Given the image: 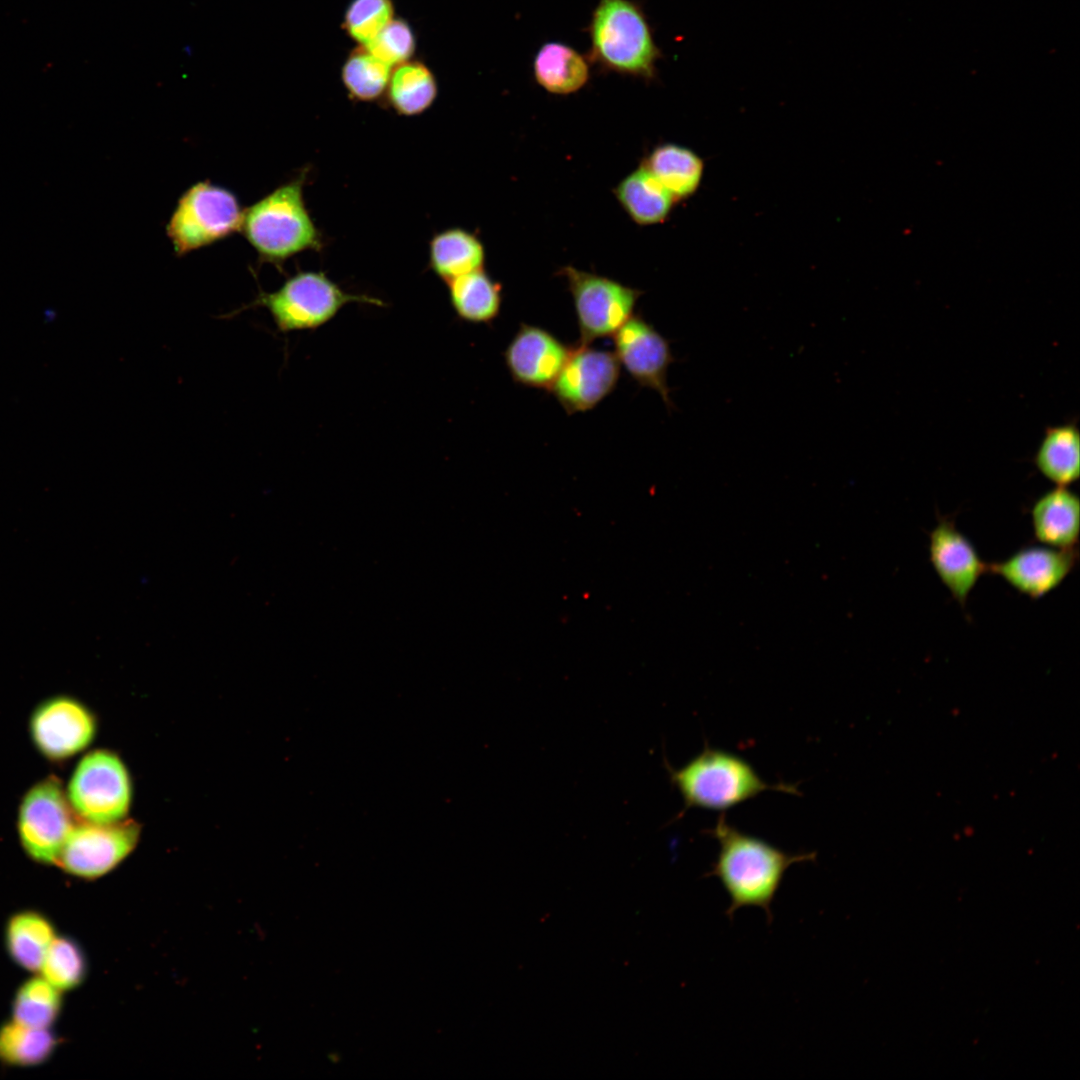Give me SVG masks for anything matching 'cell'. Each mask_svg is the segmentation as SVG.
Here are the masks:
<instances>
[{
    "label": "cell",
    "instance_id": "cell-1",
    "mask_svg": "<svg viewBox=\"0 0 1080 1080\" xmlns=\"http://www.w3.org/2000/svg\"><path fill=\"white\" fill-rule=\"evenodd\" d=\"M718 842L719 850L706 877H716L730 904L726 915L733 920L741 908H761L769 921L773 920L772 904L790 866L814 862L815 852L788 853L769 842L744 833L721 813L709 831Z\"/></svg>",
    "mask_w": 1080,
    "mask_h": 1080
},
{
    "label": "cell",
    "instance_id": "cell-2",
    "mask_svg": "<svg viewBox=\"0 0 1080 1080\" xmlns=\"http://www.w3.org/2000/svg\"><path fill=\"white\" fill-rule=\"evenodd\" d=\"M585 31L590 40L586 57L601 72L656 79L662 52L640 2L598 0Z\"/></svg>",
    "mask_w": 1080,
    "mask_h": 1080
},
{
    "label": "cell",
    "instance_id": "cell-3",
    "mask_svg": "<svg viewBox=\"0 0 1080 1080\" xmlns=\"http://www.w3.org/2000/svg\"><path fill=\"white\" fill-rule=\"evenodd\" d=\"M665 764L684 802L680 815L690 808L723 813L767 790L799 794L794 785L767 783L744 758L708 745L680 768Z\"/></svg>",
    "mask_w": 1080,
    "mask_h": 1080
},
{
    "label": "cell",
    "instance_id": "cell-4",
    "mask_svg": "<svg viewBox=\"0 0 1080 1080\" xmlns=\"http://www.w3.org/2000/svg\"><path fill=\"white\" fill-rule=\"evenodd\" d=\"M305 178L303 172L243 210L239 231L261 261L281 266L296 254L322 248L303 197Z\"/></svg>",
    "mask_w": 1080,
    "mask_h": 1080
},
{
    "label": "cell",
    "instance_id": "cell-5",
    "mask_svg": "<svg viewBox=\"0 0 1080 1080\" xmlns=\"http://www.w3.org/2000/svg\"><path fill=\"white\" fill-rule=\"evenodd\" d=\"M352 302L384 305L367 295L347 293L323 272L314 271L298 272L277 290L258 295L254 304L265 307L278 330L286 333L321 327Z\"/></svg>",
    "mask_w": 1080,
    "mask_h": 1080
},
{
    "label": "cell",
    "instance_id": "cell-6",
    "mask_svg": "<svg viewBox=\"0 0 1080 1080\" xmlns=\"http://www.w3.org/2000/svg\"><path fill=\"white\" fill-rule=\"evenodd\" d=\"M242 214L231 191L201 181L179 198L166 232L175 253L181 256L239 231Z\"/></svg>",
    "mask_w": 1080,
    "mask_h": 1080
},
{
    "label": "cell",
    "instance_id": "cell-7",
    "mask_svg": "<svg viewBox=\"0 0 1080 1080\" xmlns=\"http://www.w3.org/2000/svg\"><path fill=\"white\" fill-rule=\"evenodd\" d=\"M558 274L566 280L572 297L581 344L613 337L632 317L643 294L607 276L570 265Z\"/></svg>",
    "mask_w": 1080,
    "mask_h": 1080
},
{
    "label": "cell",
    "instance_id": "cell-8",
    "mask_svg": "<svg viewBox=\"0 0 1080 1080\" xmlns=\"http://www.w3.org/2000/svg\"><path fill=\"white\" fill-rule=\"evenodd\" d=\"M66 795L72 810L86 822H118L130 807V776L115 753L95 750L86 754L76 766Z\"/></svg>",
    "mask_w": 1080,
    "mask_h": 1080
},
{
    "label": "cell",
    "instance_id": "cell-9",
    "mask_svg": "<svg viewBox=\"0 0 1080 1080\" xmlns=\"http://www.w3.org/2000/svg\"><path fill=\"white\" fill-rule=\"evenodd\" d=\"M18 834L25 853L40 864H56L74 827L72 808L61 783L47 777L25 794L18 812Z\"/></svg>",
    "mask_w": 1080,
    "mask_h": 1080
},
{
    "label": "cell",
    "instance_id": "cell-10",
    "mask_svg": "<svg viewBox=\"0 0 1080 1080\" xmlns=\"http://www.w3.org/2000/svg\"><path fill=\"white\" fill-rule=\"evenodd\" d=\"M139 826L132 821L74 825L61 850L60 868L80 879L94 880L115 869L135 848Z\"/></svg>",
    "mask_w": 1080,
    "mask_h": 1080
},
{
    "label": "cell",
    "instance_id": "cell-11",
    "mask_svg": "<svg viewBox=\"0 0 1080 1080\" xmlns=\"http://www.w3.org/2000/svg\"><path fill=\"white\" fill-rule=\"evenodd\" d=\"M620 373L614 353L578 343L549 392L568 415L585 413L615 390Z\"/></svg>",
    "mask_w": 1080,
    "mask_h": 1080
},
{
    "label": "cell",
    "instance_id": "cell-12",
    "mask_svg": "<svg viewBox=\"0 0 1080 1080\" xmlns=\"http://www.w3.org/2000/svg\"><path fill=\"white\" fill-rule=\"evenodd\" d=\"M614 349L620 366L641 387L656 391L668 409L674 408L667 382L669 366L675 361L670 341L640 313L614 334Z\"/></svg>",
    "mask_w": 1080,
    "mask_h": 1080
},
{
    "label": "cell",
    "instance_id": "cell-13",
    "mask_svg": "<svg viewBox=\"0 0 1080 1080\" xmlns=\"http://www.w3.org/2000/svg\"><path fill=\"white\" fill-rule=\"evenodd\" d=\"M32 741L49 760L70 758L84 750L94 739L93 714L78 700L54 696L39 704L30 719Z\"/></svg>",
    "mask_w": 1080,
    "mask_h": 1080
},
{
    "label": "cell",
    "instance_id": "cell-14",
    "mask_svg": "<svg viewBox=\"0 0 1080 1080\" xmlns=\"http://www.w3.org/2000/svg\"><path fill=\"white\" fill-rule=\"evenodd\" d=\"M1078 559V548L1026 545L1001 561L988 563L987 573L1000 577L1020 594L1038 600L1064 582Z\"/></svg>",
    "mask_w": 1080,
    "mask_h": 1080
},
{
    "label": "cell",
    "instance_id": "cell-15",
    "mask_svg": "<svg viewBox=\"0 0 1080 1080\" xmlns=\"http://www.w3.org/2000/svg\"><path fill=\"white\" fill-rule=\"evenodd\" d=\"M572 346L549 330L522 322L503 357L512 380L521 386L549 391L565 365Z\"/></svg>",
    "mask_w": 1080,
    "mask_h": 1080
},
{
    "label": "cell",
    "instance_id": "cell-16",
    "mask_svg": "<svg viewBox=\"0 0 1080 1080\" xmlns=\"http://www.w3.org/2000/svg\"><path fill=\"white\" fill-rule=\"evenodd\" d=\"M930 563L952 598L965 609L979 579L987 573V564L970 539L956 526L954 519L938 515L929 533Z\"/></svg>",
    "mask_w": 1080,
    "mask_h": 1080
},
{
    "label": "cell",
    "instance_id": "cell-17",
    "mask_svg": "<svg viewBox=\"0 0 1080 1080\" xmlns=\"http://www.w3.org/2000/svg\"><path fill=\"white\" fill-rule=\"evenodd\" d=\"M1035 539L1043 545L1077 548L1080 532V499L1068 487L1056 486L1040 495L1030 509Z\"/></svg>",
    "mask_w": 1080,
    "mask_h": 1080
},
{
    "label": "cell",
    "instance_id": "cell-18",
    "mask_svg": "<svg viewBox=\"0 0 1080 1080\" xmlns=\"http://www.w3.org/2000/svg\"><path fill=\"white\" fill-rule=\"evenodd\" d=\"M56 936L52 920L34 909L13 913L4 927V944L9 958L19 968L32 973L39 971Z\"/></svg>",
    "mask_w": 1080,
    "mask_h": 1080
},
{
    "label": "cell",
    "instance_id": "cell-19",
    "mask_svg": "<svg viewBox=\"0 0 1080 1080\" xmlns=\"http://www.w3.org/2000/svg\"><path fill=\"white\" fill-rule=\"evenodd\" d=\"M532 70L536 83L554 95L576 93L590 79L587 57L562 42L541 45L533 58Z\"/></svg>",
    "mask_w": 1080,
    "mask_h": 1080
},
{
    "label": "cell",
    "instance_id": "cell-20",
    "mask_svg": "<svg viewBox=\"0 0 1080 1080\" xmlns=\"http://www.w3.org/2000/svg\"><path fill=\"white\" fill-rule=\"evenodd\" d=\"M613 192L627 215L641 226L665 221L676 201L641 164L624 177Z\"/></svg>",
    "mask_w": 1080,
    "mask_h": 1080
},
{
    "label": "cell",
    "instance_id": "cell-21",
    "mask_svg": "<svg viewBox=\"0 0 1080 1080\" xmlns=\"http://www.w3.org/2000/svg\"><path fill=\"white\" fill-rule=\"evenodd\" d=\"M643 165L678 201L696 192L704 172L703 160L687 147L666 143L656 146Z\"/></svg>",
    "mask_w": 1080,
    "mask_h": 1080
},
{
    "label": "cell",
    "instance_id": "cell-22",
    "mask_svg": "<svg viewBox=\"0 0 1080 1080\" xmlns=\"http://www.w3.org/2000/svg\"><path fill=\"white\" fill-rule=\"evenodd\" d=\"M446 284L451 306L463 321L490 324L499 316L503 302L502 286L483 268L456 277Z\"/></svg>",
    "mask_w": 1080,
    "mask_h": 1080
},
{
    "label": "cell",
    "instance_id": "cell-23",
    "mask_svg": "<svg viewBox=\"0 0 1080 1080\" xmlns=\"http://www.w3.org/2000/svg\"><path fill=\"white\" fill-rule=\"evenodd\" d=\"M1037 470L1055 486L1069 487L1080 477V432L1076 424L1046 428L1034 456Z\"/></svg>",
    "mask_w": 1080,
    "mask_h": 1080
},
{
    "label": "cell",
    "instance_id": "cell-24",
    "mask_svg": "<svg viewBox=\"0 0 1080 1080\" xmlns=\"http://www.w3.org/2000/svg\"><path fill=\"white\" fill-rule=\"evenodd\" d=\"M485 249L480 239L462 228H450L433 236L429 244V264L444 282L482 269Z\"/></svg>",
    "mask_w": 1080,
    "mask_h": 1080
},
{
    "label": "cell",
    "instance_id": "cell-25",
    "mask_svg": "<svg viewBox=\"0 0 1080 1080\" xmlns=\"http://www.w3.org/2000/svg\"><path fill=\"white\" fill-rule=\"evenodd\" d=\"M437 93V81L430 68L410 59L392 68L384 95L393 111L415 116L431 107Z\"/></svg>",
    "mask_w": 1080,
    "mask_h": 1080
},
{
    "label": "cell",
    "instance_id": "cell-26",
    "mask_svg": "<svg viewBox=\"0 0 1080 1080\" xmlns=\"http://www.w3.org/2000/svg\"><path fill=\"white\" fill-rule=\"evenodd\" d=\"M60 1044L52 1028H34L12 1019L0 1024V1062L18 1068L48 1062Z\"/></svg>",
    "mask_w": 1080,
    "mask_h": 1080
},
{
    "label": "cell",
    "instance_id": "cell-27",
    "mask_svg": "<svg viewBox=\"0 0 1080 1080\" xmlns=\"http://www.w3.org/2000/svg\"><path fill=\"white\" fill-rule=\"evenodd\" d=\"M62 993L41 975L26 979L12 999L11 1019L29 1027L52 1028L63 1008Z\"/></svg>",
    "mask_w": 1080,
    "mask_h": 1080
},
{
    "label": "cell",
    "instance_id": "cell-28",
    "mask_svg": "<svg viewBox=\"0 0 1080 1080\" xmlns=\"http://www.w3.org/2000/svg\"><path fill=\"white\" fill-rule=\"evenodd\" d=\"M88 970V958L81 944L72 936L57 934L38 973L61 992H69L85 982Z\"/></svg>",
    "mask_w": 1080,
    "mask_h": 1080
},
{
    "label": "cell",
    "instance_id": "cell-29",
    "mask_svg": "<svg viewBox=\"0 0 1080 1080\" xmlns=\"http://www.w3.org/2000/svg\"><path fill=\"white\" fill-rule=\"evenodd\" d=\"M392 67L359 45L346 57L341 80L352 100L372 102L386 91Z\"/></svg>",
    "mask_w": 1080,
    "mask_h": 1080
},
{
    "label": "cell",
    "instance_id": "cell-30",
    "mask_svg": "<svg viewBox=\"0 0 1080 1080\" xmlns=\"http://www.w3.org/2000/svg\"><path fill=\"white\" fill-rule=\"evenodd\" d=\"M394 18L392 0H352L344 13V32L359 45L369 43Z\"/></svg>",
    "mask_w": 1080,
    "mask_h": 1080
},
{
    "label": "cell",
    "instance_id": "cell-31",
    "mask_svg": "<svg viewBox=\"0 0 1080 1080\" xmlns=\"http://www.w3.org/2000/svg\"><path fill=\"white\" fill-rule=\"evenodd\" d=\"M364 47L393 68L411 59L416 49V38L407 21L393 18Z\"/></svg>",
    "mask_w": 1080,
    "mask_h": 1080
}]
</instances>
